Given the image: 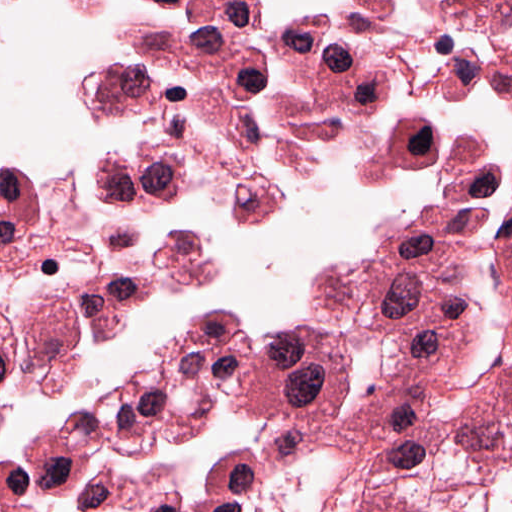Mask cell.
I'll return each mask as SVG.
<instances>
[{
	"label": "cell",
	"instance_id": "obj_1",
	"mask_svg": "<svg viewBox=\"0 0 512 512\" xmlns=\"http://www.w3.org/2000/svg\"><path fill=\"white\" fill-rule=\"evenodd\" d=\"M85 103L95 121L129 118L157 107L159 83L141 64H112L87 77Z\"/></svg>",
	"mask_w": 512,
	"mask_h": 512
},
{
	"label": "cell",
	"instance_id": "obj_2",
	"mask_svg": "<svg viewBox=\"0 0 512 512\" xmlns=\"http://www.w3.org/2000/svg\"><path fill=\"white\" fill-rule=\"evenodd\" d=\"M24 458L43 495L66 497L84 476L89 458L68 448L53 429L39 433L25 448Z\"/></svg>",
	"mask_w": 512,
	"mask_h": 512
},
{
	"label": "cell",
	"instance_id": "obj_3",
	"mask_svg": "<svg viewBox=\"0 0 512 512\" xmlns=\"http://www.w3.org/2000/svg\"><path fill=\"white\" fill-rule=\"evenodd\" d=\"M26 342L31 357L49 363L78 343L77 315L65 300H55L39 309L29 320Z\"/></svg>",
	"mask_w": 512,
	"mask_h": 512
},
{
	"label": "cell",
	"instance_id": "obj_4",
	"mask_svg": "<svg viewBox=\"0 0 512 512\" xmlns=\"http://www.w3.org/2000/svg\"><path fill=\"white\" fill-rule=\"evenodd\" d=\"M135 171L140 191L159 204L176 202L186 186L184 160L148 144L138 152Z\"/></svg>",
	"mask_w": 512,
	"mask_h": 512
},
{
	"label": "cell",
	"instance_id": "obj_5",
	"mask_svg": "<svg viewBox=\"0 0 512 512\" xmlns=\"http://www.w3.org/2000/svg\"><path fill=\"white\" fill-rule=\"evenodd\" d=\"M440 136L435 126L420 116L400 119L389 140L388 153L403 170H421L439 157Z\"/></svg>",
	"mask_w": 512,
	"mask_h": 512
},
{
	"label": "cell",
	"instance_id": "obj_6",
	"mask_svg": "<svg viewBox=\"0 0 512 512\" xmlns=\"http://www.w3.org/2000/svg\"><path fill=\"white\" fill-rule=\"evenodd\" d=\"M329 27L330 20L326 15L304 17L275 31L269 43L284 62L304 69L313 65Z\"/></svg>",
	"mask_w": 512,
	"mask_h": 512
},
{
	"label": "cell",
	"instance_id": "obj_7",
	"mask_svg": "<svg viewBox=\"0 0 512 512\" xmlns=\"http://www.w3.org/2000/svg\"><path fill=\"white\" fill-rule=\"evenodd\" d=\"M233 35L223 28L204 27L192 33L183 44V64L201 81L223 74L237 52Z\"/></svg>",
	"mask_w": 512,
	"mask_h": 512
},
{
	"label": "cell",
	"instance_id": "obj_8",
	"mask_svg": "<svg viewBox=\"0 0 512 512\" xmlns=\"http://www.w3.org/2000/svg\"><path fill=\"white\" fill-rule=\"evenodd\" d=\"M182 34L175 27L139 24L129 26L123 38L151 65L177 70L183 64Z\"/></svg>",
	"mask_w": 512,
	"mask_h": 512
},
{
	"label": "cell",
	"instance_id": "obj_9",
	"mask_svg": "<svg viewBox=\"0 0 512 512\" xmlns=\"http://www.w3.org/2000/svg\"><path fill=\"white\" fill-rule=\"evenodd\" d=\"M222 76L224 89L230 98L249 101L268 84L266 56L254 47L237 50L226 64Z\"/></svg>",
	"mask_w": 512,
	"mask_h": 512
},
{
	"label": "cell",
	"instance_id": "obj_10",
	"mask_svg": "<svg viewBox=\"0 0 512 512\" xmlns=\"http://www.w3.org/2000/svg\"><path fill=\"white\" fill-rule=\"evenodd\" d=\"M94 177L96 195L103 203L127 207L140 197L135 169L116 152L108 153L99 160Z\"/></svg>",
	"mask_w": 512,
	"mask_h": 512
},
{
	"label": "cell",
	"instance_id": "obj_11",
	"mask_svg": "<svg viewBox=\"0 0 512 512\" xmlns=\"http://www.w3.org/2000/svg\"><path fill=\"white\" fill-rule=\"evenodd\" d=\"M282 198L274 183L255 173L236 188L233 218L242 226L263 224L280 207Z\"/></svg>",
	"mask_w": 512,
	"mask_h": 512
},
{
	"label": "cell",
	"instance_id": "obj_12",
	"mask_svg": "<svg viewBox=\"0 0 512 512\" xmlns=\"http://www.w3.org/2000/svg\"><path fill=\"white\" fill-rule=\"evenodd\" d=\"M356 52L341 41L328 45L321 56L316 80L319 91L324 96L347 95L352 82L358 75Z\"/></svg>",
	"mask_w": 512,
	"mask_h": 512
},
{
	"label": "cell",
	"instance_id": "obj_13",
	"mask_svg": "<svg viewBox=\"0 0 512 512\" xmlns=\"http://www.w3.org/2000/svg\"><path fill=\"white\" fill-rule=\"evenodd\" d=\"M0 205L7 212L2 218L14 223L18 221L31 225L38 220L39 206L34 186L16 168L0 169Z\"/></svg>",
	"mask_w": 512,
	"mask_h": 512
},
{
	"label": "cell",
	"instance_id": "obj_14",
	"mask_svg": "<svg viewBox=\"0 0 512 512\" xmlns=\"http://www.w3.org/2000/svg\"><path fill=\"white\" fill-rule=\"evenodd\" d=\"M257 468L253 455L247 452L231 454L211 470L207 489L228 496L244 495L251 491L257 480Z\"/></svg>",
	"mask_w": 512,
	"mask_h": 512
},
{
	"label": "cell",
	"instance_id": "obj_15",
	"mask_svg": "<svg viewBox=\"0 0 512 512\" xmlns=\"http://www.w3.org/2000/svg\"><path fill=\"white\" fill-rule=\"evenodd\" d=\"M390 90L385 71L359 72L345 96V104L354 116L370 118L385 106Z\"/></svg>",
	"mask_w": 512,
	"mask_h": 512
},
{
	"label": "cell",
	"instance_id": "obj_16",
	"mask_svg": "<svg viewBox=\"0 0 512 512\" xmlns=\"http://www.w3.org/2000/svg\"><path fill=\"white\" fill-rule=\"evenodd\" d=\"M482 73V65L476 53L464 49L447 63L442 93L449 102L461 101L472 91Z\"/></svg>",
	"mask_w": 512,
	"mask_h": 512
},
{
	"label": "cell",
	"instance_id": "obj_17",
	"mask_svg": "<svg viewBox=\"0 0 512 512\" xmlns=\"http://www.w3.org/2000/svg\"><path fill=\"white\" fill-rule=\"evenodd\" d=\"M240 327L238 318L228 312L217 311L195 319L189 326L187 340L195 346L221 347L236 335Z\"/></svg>",
	"mask_w": 512,
	"mask_h": 512
},
{
	"label": "cell",
	"instance_id": "obj_18",
	"mask_svg": "<svg viewBox=\"0 0 512 512\" xmlns=\"http://www.w3.org/2000/svg\"><path fill=\"white\" fill-rule=\"evenodd\" d=\"M501 180L500 167L489 164L446 186L444 198L451 203L487 198L498 189Z\"/></svg>",
	"mask_w": 512,
	"mask_h": 512
},
{
	"label": "cell",
	"instance_id": "obj_19",
	"mask_svg": "<svg viewBox=\"0 0 512 512\" xmlns=\"http://www.w3.org/2000/svg\"><path fill=\"white\" fill-rule=\"evenodd\" d=\"M112 306L122 315L145 301L152 293L153 282L145 278L107 276L98 283Z\"/></svg>",
	"mask_w": 512,
	"mask_h": 512
},
{
	"label": "cell",
	"instance_id": "obj_20",
	"mask_svg": "<svg viewBox=\"0 0 512 512\" xmlns=\"http://www.w3.org/2000/svg\"><path fill=\"white\" fill-rule=\"evenodd\" d=\"M421 297V283L411 273L398 275L388 290L382 303V313L385 317L400 319L419 304Z\"/></svg>",
	"mask_w": 512,
	"mask_h": 512
},
{
	"label": "cell",
	"instance_id": "obj_21",
	"mask_svg": "<svg viewBox=\"0 0 512 512\" xmlns=\"http://www.w3.org/2000/svg\"><path fill=\"white\" fill-rule=\"evenodd\" d=\"M219 18L227 32L249 33L261 27V3L253 1L221 2Z\"/></svg>",
	"mask_w": 512,
	"mask_h": 512
},
{
	"label": "cell",
	"instance_id": "obj_22",
	"mask_svg": "<svg viewBox=\"0 0 512 512\" xmlns=\"http://www.w3.org/2000/svg\"><path fill=\"white\" fill-rule=\"evenodd\" d=\"M58 434L73 452L88 456L86 449L89 443L97 440L98 427L91 415L80 413L73 415Z\"/></svg>",
	"mask_w": 512,
	"mask_h": 512
},
{
	"label": "cell",
	"instance_id": "obj_23",
	"mask_svg": "<svg viewBox=\"0 0 512 512\" xmlns=\"http://www.w3.org/2000/svg\"><path fill=\"white\" fill-rule=\"evenodd\" d=\"M116 488L108 472H101L93 478L79 494L77 504L82 512H96L107 507Z\"/></svg>",
	"mask_w": 512,
	"mask_h": 512
},
{
	"label": "cell",
	"instance_id": "obj_24",
	"mask_svg": "<svg viewBox=\"0 0 512 512\" xmlns=\"http://www.w3.org/2000/svg\"><path fill=\"white\" fill-rule=\"evenodd\" d=\"M29 484V476L20 465L0 462V504H16L28 491Z\"/></svg>",
	"mask_w": 512,
	"mask_h": 512
},
{
	"label": "cell",
	"instance_id": "obj_25",
	"mask_svg": "<svg viewBox=\"0 0 512 512\" xmlns=\"http://www.w3.org/2000/svg\"><path fill=\"white\" fill-rule=\"evenodd\" d=\"M426 455L424 447L414 441H407L393 449L388 456L391 464L398 469H411L420 464Z\"/></svg>",
	"mask_w": 512,
	"mask_h": 512
},
{
	"label": "cell",
	"instance_id": "obj_26",
	"mask_svg": "<svg viewBox=\"0 0 512 512\" xmlns=\"http://www.w3.org/2000/svg\"><path fill=\"white\" fill-rule=\"evenodd\" d=\"M105 243L112 251H121L135 245L139 239V233L132 226H113L106 233Z\"/></svg>",
	"mask_w": 512,
	"mask_h": 512
},
{
	"label": "cell",
	"instance_id": "obj_27",
	"mask_svg": "<svg viewBox=\"0 0 512 512\" xmlns=\"http://www.w3.org/2000/svg\"><path fill=\"white\" fill-rule=\"evenodd\" d=\"M433 247V239L429 235L413 236L399 247V254L403 259H413L429 253Z\"/></svg>",
	"mask_w": 512,
	"mask_h": 512
},
{
	"label": "cell",
	"instance_id": "obj_28",
	"mask_svg": "<svg viewBox=\"0 0 512 512\" xmlns=\"http://www.w3.org/2000/svg\"><path fill=\"white\" fill-rule=\"evenodd\" d=\"M439 345L435 332L427 330L416 335L411 343V355L415 358H427L432 356Z\"/></svg>",
	"mask_w": 512,
	"mask_h": 512
},
{
	"label": "cell",
	"instance_id": "obj_29",
	"mask_svg": "<svg viewBox=\"0 0 512 512\" xmlns=\"http://www.w3.org/2000/svg\"><path fill=\"white\" fill-rule=\"evenodd\" d=\"M415 421L416 414L408 404L396 408L390 417V424L396 432L406 430L408 427L412 426Z\"/></svg>",
	"mask_w": 512,
	"mask_h": 512
},
{
	"label": "cell",
	"instance_id": "obj_30",
	"mask_svg": "<svg viewBox=\"0 0 512 512\" xmlns=\"http://www.w3.org/2000/svg\"><path fill=\"white\" fill-rule=\"evenodd\" d=\"M302 439L298 431H289L280 436L275 444L281 456H288L292 454Z\"/></svg>",
	"mask_w": 512,
	"mask_h": 512
},
{
	"label": "cell",
	"instance_id": "obj_31",
	"mask_svg": "<svg viewBox=\"0 0 512 512\" xmlns=\"http://www.w3.org/2000/svg\"><path fill=\"white\" fill-rule=\"evenodd\" d=\"M17 235L16 223L0 217V245H8L15 241Z\"/></svg>",
	"mask_w": 512,
	"mask_h": 512
},
{
	"label": "cell",
	"instance_id": "obj_32",
	"mask_svg": "<svg viewBox=\"0 0 512 512\" xmlns=\"http://www.w3.org/2000/svg\"><path fill=\"white\" fill-rule=\"evenodd\" d=\"M466 306L465 301L462 299L453 298L444 303L442 310L446 317L455 319L463 313Z\"/></svg>",
	"mask_w": 512,
	"mask_h": 512
},
{
	"label": "cell",
	"instance_id": "obj_33",
	"mask_svg": "<svg viewBox=\"0 0 512 512\" xmlns=\"http://www.w3.org/2000/svg\"><path fill=\"white\" fill-rule=\"evenodd\" d=\"M149 512H180L179 499L175 497L167 498L156 504Z\"/></svg>",
	"mask_w": 512,
	"mask_h": 512
},
{
	"label": "cell",
	"instance_id": "obj_34",
	"mask_svg": "<svg viewBox=\"0 0 512 512\" xmlns=\"http://www.w3.org/2000/svg\"><path fill=\"white\" fill-rule=\"evenodd\" d=\"M187 92L179 86L169 87L165 91V97L171 102H179L185 99Z\"/></svg>",
	"mask_w": 512,
	"mask_h": 512
},
{
	"label": "cell",
	"instance_id": "obj_35",
	"mask_svg": "<svg viewBox=\"0 0 512 512\" xmlns=\"http://www.w3.org/2000/svg\"><path fill=\"white\" fill-rule=\"evenodd\" d=\"M212 512H241V509L237 503L226 502L216 506Z\"/></svg>",
	"mask_w": 512,
	"mask_h": 512
},
{
	"label": "cell",
	"instance_id": "obj_36",
	"mask_svg": "<svg viewBox=\"0 0 512 512\" xmlns=\"http://www.w3.org/2000/svg\"><path fill=\"white\" fill-rule=\"evenodd\" d=\"M452 45H453L452 40L449 37L444 36L436 44V48H437L438 52H440L442 54H446L451 51Z\"/></svg>",
	"mask_w": 512,
	"mask_h": 512
},
{
	"label": "cell",
	"instance_id": "obj_37",
	"mask_svg": "<svg viewBox=\"0 0 512 512\" xmlns=\"http://www.w3.org/2000/svg\"><path fill=\"white\" fill-rule=\"evenodd\" d=\"M57 263L53 260H47L46 262L43 263L42 265V271L45 273V274H48V275H53L54 273H56L57 271Z\"/></svg>",
	"mask_w": 512,
	"mask_h": 512
}]
</instances>
